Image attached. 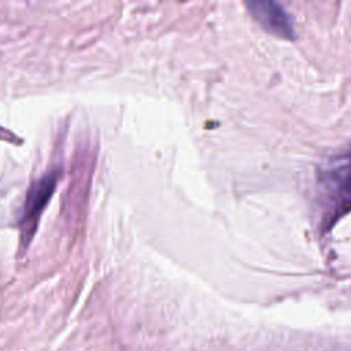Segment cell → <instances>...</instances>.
<instances>
[{
	"instance_id": "2",
	"label": "cell",
	"mask_w": 351,
	"mask_h": 351,
	"mask_svg": "<svg viewBox=\"0 0 351 351\" xmlns=\"http://www.w3.org/2000/svg\"><path fill=\"white\" fill-rule=\"evenodd\" d=\"M58 181V173L52 171L43 176L40 180L32 184L26 200L23 204V211L21 217V230H22V243L27 244L32 236L34 234L40 215L51 199Z\"/></svg>"
},
{
	"instance_id": "3",
	"label": "cell",
	"mask_w": 351,
	"mask_h": 351,
	"mask_svg": "<svg viewBox=\"0 0 351 351\" xmlns=\"http://www.w3.org/2000/svg\"><path fill=\"white\" fill-rule=\"evenodd\" d=\"M250 14L270 33L284 38H292L295 29L292 16L287 10L276 3L266 0H254L245 3Z\"/></svg>"
},
{
	"instance_id": "1",
	"label": "cell",
	"mask_w": 351,
	"mask_h": 351,
	"mask_svg": "<svg viewBox=\"0 0 351 351\" xmlns=\"http://www.w3.org/2000/svg\"><path fill=\"white\" fill-rule=\"evenodd\" d=\"M324 218L333 222L351 208V149L326 160L318 171Z\"/></svg>"
}]
</instances>
